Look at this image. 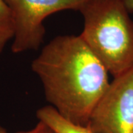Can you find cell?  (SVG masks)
<instances>
[{
	"label": "cell",
	"mask_w": 133,
	"mask_h": 133,
	"mask_svg": "<svg viewBox=\"0 0 133 133\" xmlns=\"http://www.w3.org/2000/svg\"><path fill=\"white\" fill-rule=\"evenodd\" d=\"M31 69L45 98L63 118L87 126L109 87V72L81 35L56 36L33 59Z\"/></svg>",
	"instance_id": "6da1fadb"
},
{
	"label": "cell",
	"mask_w": 133,
	"mask_h": 133,
	"mask_svg": "<svg viewBox=\"0 0 133 133\" xmlns=\"http://www.w3.org/2000/svg\"><path fill=\"white\" fill-rule=\"evenodd\" d=\"M80 34L113 78L133 66V20L121 0H89Z\"/></svg>",
	"instance_id": "7a4b0ae2"
},
{
	"label": "cell",
	"mask_w": 133,
	"mask_h": 133,
	"mask_svg": "<svg viewBox=\"0 0 133 133\" xmlns=\"http://www.w3.org/2000/svg\"><path fill=\"white\" fill-rule=\"evenodd\" d=\"M89 0H5L14 22L11 50L21 53L36 50L45 35L44 21L50 15L66 10H78Z\"/></svg>",
	"instance_id": "3957f363"
},
{
	"label": "cell",
	"mask_w": 133,
	"mask_h": 133,
	"mask_svg": "<svg viewBox=\"0 0 133 133\" xmlns=\"http://www.w3.org/2000/svg\"><path fill=\"white\" fill-rule=\"evenodd\" d=\"M87 127L93 133H133V66L110 81Z\"/></svg>",
	"instance_id": "277c9868"
},
{
	"label": "cell",
	"mask_w": 133,
	"mask_h": 133,
	"mask_svg": "<svg viewBox=\"0 0 133 133\" xmlns=\"http://www.w3.org/2000/svg\"><path fill=\"white\" fill-rule=\"evenodd\" d=\"M36 116L57 133H93L87 126L73 124L63 118L51 106L42 107L37 110Z\"/></svg>",
	"instance_id": "5b68a950"
},
{
	"label": "cell",
	"mask_w": 133,
	"mask_h": 133,
	"mask_svg": "<svg viewBox=\"0 0 133 133\" xmlns=\"http://www.w3.org/2000/svg\"><path fill=\"white\" fill-rule=\"evenodd\" d=\"M14 28L11 12L5 0H0V54L14 38Z\"/></svg>",
	"instance_id": "8992f818"
},
{
	"label": "cell",
	"mask_w": 133,
	"mask_h": 133,
	"mask_svg": "<svg viewBox=\"0 0 133 133\" xmlns=\"http://www.w3.org/2000/svg\"><path fill=\"white\" fill-rule=\"evenodd\" d=\"M0 133H8L4 127H2ZM14 133H57L56 132L52 129L48 127L47 124L43 123L42 121H39L36 124L33 128L26 130V131H19Z\"/></svg>",
	"instance_id": "52a82bcc"
},
{
	"label": "cell",
	"mask_w": 133,
	"mask_h": 133,
	"mask_svg": "<svg viewBox=\"0 0 133 133\" xmlns=\"http://www.w3.org/2000/svg\"><path fill=\"white\" fill-rule=\"evenodd\" d=\"M129 14H133V0H121Z\"/></svg>",
	"instance_id": "ba28073f"
},
{
	"label": "cell",
	"mask_w": 133,
	"mask_h": 133,
	"mask_svg": "<svg viewBox=\"0 0 133 133\" xmlns=\"http://www.w3.org/2000/svg\"><path fill=\"white\" fill-rule=\"evenodd\" d=\"M2 126L0 125V132H1V130H2Z\"/></svg>",
	"instance_id": "9c48e42d"
}]
</instances>
